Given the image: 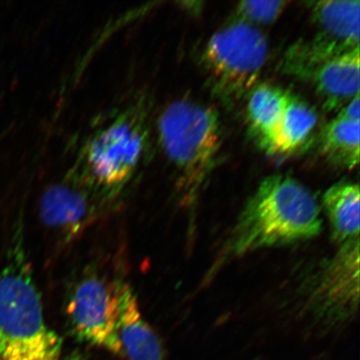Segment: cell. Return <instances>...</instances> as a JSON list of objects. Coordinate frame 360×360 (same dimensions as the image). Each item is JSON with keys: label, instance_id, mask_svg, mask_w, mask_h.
Returning a JSON list of instances; mask_svg holds the SVG:
<instances>
[{"label": "cell", "instance_id": "1", "mask_svg": "<svg viewBox=\"0 0 360 360\" xmlns=\"http://www.w3.org/2000/svg\"><path fill=\"white\" fill-rule=\"evenodd\" d=\"M319 207L312 192L296 179L285 174L265 178L238 216L224 255L240 257L318 236L323 229Z\"/></svg>", "mask_w": 360, "mask_h": 360}, {"label": "cell", "instance_id": "2", "mask_svg": "<svg viewBox=\"0 0 360 360\" xmlns=\"http://www.w3.org/2000/svg\"><path fill=\"white\" fill-rule=\"evenodd\" d=\"M20 233L0 269V360H60L61 338L45 321Z\"/></svg>", "mask_w": 360, "mask_h": 360}, {"label": "cell", "instance_id": "3", "mask_svg": "<svg viewBox=\"0 0 360 360\" xmlns=\"http://www.w3.org/2000/svg\"><path fill=\"white\" fill-rule=\"evenodd\" d=\"M150 105L139 97L94 130L80 148L71 179L112 199L150 150Z\"/></svg>", "mask_w": 360, "mask_h": 360}, {"label": "cell", "instance_id": "4", "mask_svg": "<svg viewBox=\"0 0 360 360\" xmlns=\"http://www.w3.org/2000/svg\"><path fill=\"white\" fill-rule=\"evenodd\" d=\"M217 111L191 100H177L162 111L158 135L176 172L180 204L193 210L214 169L221 146Z\"/></svg>", "mask_w": 360, "mask_h": 360}, {"label": "cell", "instance_id": "5", "mask_svg": "<svg viewBox=\"0 0 360 360\" xmlns=\"http://www.w3.org/2000/svg\"><path fill=\"white\" fill-rule=\"evenodd\" d=\"M268 56L265 35L254 25L237 19L211 36L201 63L216 96L233 103L257 85Z\"/></svg>", "mask_w": 360, "mask_h": 360}, {"label": "cell", "instance_id": "6", "mask_svg": "<svg viewBox=\"0 0 360 360\" xmlns=\"http://www.w3.org/2000/svg\"><path fill=\"white\" fill-rule=\"evenodd\" d=\"M359 48L321 37L302 40L283 58L285 73L311 84L328 110L341 109L359 96Z\"/></svg>", "mask_w": 360, "mask_h": 360}, {"label": "cell", "instance_id": "7", "mask_svg": "<svg viewBox=\"0 0 360 360\" xmlns=\"http://www.w3.org/2000/svg\"><path fill=\"white\" fill-rule=\"evenodd\" d=\"M360 240L337 246L305 288L304 308L321 323L336 326L353 318L359 303Z\"/></svg>", "mask_w": 360, "mask_h": 360}, {"label": "cell", "instance_id": "8", "mask_svg": "<svg viewBox=\"0 0 360 360\" xmlns=\"http://www.w3.org/2000/svg\"><path fill=\"white\" fill-rule=\"evenodd\" d=\"M120 282L89 274L76 283L67 303V316L80 340L121 356L117 322Z\"/></svg>", "mask_w": 360, "mask_h": 360}, {"label": "cell", "instance_id": "9", "mask_svg": "<svg viewBox=\"0 0 360 360\" xmlns=\"http://www.w3.org/2000/svg\"><path fill=\"white\" fill-rule=\"evenodd\" d=\"M110 200L75 180L53 184L40 200L39 214L45 226L65 240L79 235L100 215L103 201Z\"/></svg>", "mask_w": 360, "mask_h": 360}, {"label": "cell", "instance_id": "10", "mask_svg": "<svg viewBox=\"0 0 360 360\" xmlns=\"http://www.w3.org/2000/svg\"><path fill=\"white\" fill-rule=\"evenodd\" d=\"M117 335L121 357L129 360H166L160 337L143 316L131 288L122 282L119 287Z\"/></svg>", "mask_w": 360, "mask_h": 360}, {"label": "cell", "instance_id": "11", "mask_svg": "<svg viewBox=\"0 0 360 360\" xmlns=\"http://www.w3.org/2000/svg\"><path fill=\"white\" fill-rule=\"evenodd\" d=\"M289 93L272 84L256 85L248 94L247 120L256 145L274 155Z\"/></svg>", "mask_w": 360, "mask_h": 360}, {"label": "cell", "instance_id": "12", "mask_svg": "<svg viewBox=\"0 0 360 360\" xmlns=\"http://www.w3.org/2000/svg\"><path fill=\"white\" fill-rule=\"evenodd\" d=\"M360 193L358 184L339 182L328 188L322 206L337 246L360 240Z\"/></svg>", "mask_w": 360, "mask_h": 360}, {"label": "cell", "instance_id": "13", "mask_svg": "<svg viewBox=\"0 0 360 360\" xmlns=\"http://www.w3.org/2000/svg\"><path fill=\"white\" fill-rule=\"evenodd\" d=\"M313 20L319 29L318 37L348 48H359L360 2H310Z\"/></svg>", "mask_w": 360, "mask_h": 360}, {"label": "cell", "instance_id": "14", "mask_svg": "<svg viewBox=\"0 0 360 360\" xmlns=\"http://www.w3.org/2000/svg\"><path fill=\"white\" fill-rule=\"evenodd\" d=\"M319 117L311 105L289 93L278 130L274 155H294L311 143Z\"/></svg>", "mask_w": 360, "mask_h": 360}, {"label": "cell", "instance_id": "15", "mask_svg": "<svg viewBox=\"0 0 360 360\" xmlns=\"http://www.w3.org/2000/svg\"><path fill=\"white\" fill-rule=\"evenodd\" d=\"M359 121L336 118L323 129L321 152L336 167L353 169L359 162Z\"/></svg>", "mask_w": 360, "mask_h": 360}, {"label": "cell", "instance_id": "16", "mask_svg": "<svg viewBox=\"0 0 360 360\" xmlns=\"http://www.w3.org/2000/svg\"><path fill=\"white\" fill-rule=\"evenodd\" d=\"M289 2L242 1L236 6L238 19L252 25H269L278 19Z\"/></svg>", "mask_w": 360, "mask_h": 360}, {"label": "cell", "instance_id": "17", "mask_svg": "<svg viewBox=\"0 0 360 360\" xmlns=\"http://www.w3.org/2000/svg\"><path fill=\"white\" fill-rule=\"evenodd\" d=\"M338 118L348 120L351 121L360 120V105L359 96L354 97L347 103L341 108Z\"/></svg>", "mask_w": 360, "mask_h": 360}]
</instances>
